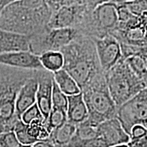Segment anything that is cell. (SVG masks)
<instances>
[{
	"label": "cell",
	"mask_w": 147,
	"mask_h": 147,
	"mask_svg": "<svg viewBox=\"0 0 147 147\" xmlns=\"http://www.w3.org/2000/svg\"><path fill=\"white\" fill-rule=\"evenodd\" d=\"M37 71L16 69L0 64V98L16 82L27 80Z\"/></svg>",
	"instance_id": "cell-14"
},
{
	"label": "cell",
	"mask_w": 147,
	"mask_h": 147,
	"mask_svg": "<svg viewBox=\"0 0 147 147\" xmlns=\"http://www.w3.org/2000/svg\"><path fill=\"white\" fill-rule=\"evenodd\" d=\"M89 117L87 120L98 125L117 117V106L108 89L105 73L98 75L81 91Z\"/></svg>",
	"instance_id": "cell-3"
},
{
	"label": "cell",
	"mask_w": 147,
	"mask_h": 147,
	"mask_svg": "<svg viewBox=\"0 0 147 147\" xmlns=\"http://www.w3.org/2000/svg\"><path fill=\"white\" fill-rule=\"evenodd\" d=\"M92 40L94 42L101 68L104 73L123 59L120 42L113 36L109 34L103 38Z\"/></svg>",
	"instance_id": "cell-9"
},
{
	"label": "cell",
	"mask_w": 147,
	"mask_h": 147,
	"mask_svg": "<svg viewBox=\"0 0 147 147\" xmlns=\"http://www.w3.org/2000/svg\"><path fill=\"white\" fill-rule=\"evenodd\" d=\"M0 64L16 69L44 70L39 56L29 51H12L0 54Z\"/></svg>",
	"instance_id": "cell-10"
},
{
	"label": "cell",
	"mask_w": 147,
	"mask_h": 147,
	"mask_svg": "<svg viewBox=\"0 0 147 147\" xmlns=\"http://www.w3.org/2000/svg\"><path fill=\"white\" fill-rule=\"evenodd\" d=\"M132 71L138 77L145 82L147 86V68L146 60L139 56H131L125 59Z\"/></svg>",
	"instance_id": "cell-22"
},
{
	"label": "cell",
	"mask_w": 147,
	"mask_h": 147,
	"mask_svg": "<svg viewBox=\"0 0 147 147\" xmlns=\"http://www.w3.org/2000/svg\"><path fill=\"white\" fill-rule=\"evenodd\" d=\"M21 120L24 123L29 125L35 120H44L43 116L37 104H34L23 113L21 116Z\"/></svg>",
	"instance_id": "cell-26"
},
{
	"label": "cell",
	"mask_w": 147,
	"mask_h": 147,
	"mask_svg": "<svg viewBox=\"0 0 147 147\" xmlns=\"http://www.w3.org/2000/svg\"><path fill=\"white\" fill-rule=\"evenodd\" d=\"M97 131L99 136L108 147L127 144L130 141L129 135L125 131L117 117L99 124Z\"/></svg>",
	"instance_id": "cell-12"
},
{
	"label": "cell",
	"mask_w": 147,
	"mask_h": 147,
	"mask_svg": "<svg viewBox=\"0 0 147 147\" xmlns=\"http://www.w3.org/2000/svg\"><path fill=\"white\" fill-rule=\"evenodd\" d=\"M38 71L25 81L18 91L16 101V115L21 119L25 111L36 103V95L38 88Z\"/></svg>",
	"instance_id": "cell-13"
},
{
	"label": "cell",
	"mask_w": 147,
	"mask_h": 147,
	"mask_svg": "<svg viewBox=\"0 0 147 147\" xmlns=\"http://www.w3.org/2000/svg\"><path fill=\"white\" fill-rule=\"evenodd\" d=\"M67 121V113L65 110L53 107L45 124L51 133L53 129L60 127Z\"/></svg>",
	"instance_id": "cell-21"
},
{
	"label": "cell",
	"mask_w": 147,
	"mask_h": 147,
	"mask_svg": "<svg viewBox=\"0 0 147 147\" xmlns=\"http://www.w3.org/2000/svg\"><path fill=\"white\" fill-rule=\"evenodd\" d=\"M111 0H82V3L87 7L89 10H93L98 5L110 2Z\"/></svg>",
	"instance_id": "cell-31"
},
{
	"label": "cell",
	"mask_w": 147,
	"mask_h": 147,
	"mask_svg": "<svg viewBox=\"0 0 147 147\" xmlns=\"http://www.w3.org/2000/svg\"><path fill=\"white\" fill-rule=\"evenodd\" d=\"M0 147H2V146H1V145H0Z\"/></svg>",
	"instance_id": "cell-40"
},
{
	"label": "cell",
	"mask_w": 147,
	"mask_h": 147,
	"mask_svg": "<svg viewBox=\"0 0 147 147\" xmlns=\"http://www.w3.org/2000/svg\"><path fill=\"white\" fill-rule=\"evenodd\" d=\"M146 134L147 129L143 125H135L132 127L131 131H130V140L142 138L143 136H144L145 135H146Z\"/></svg>",
	"instance_id": "cell-30"
},
{
	"label": "cell",
	"mask_w": 147,
	"mask_h": 147,
	"mask_svg": "<svg viewBox=\"0 0 147 147\" xmlns=\"http://www.w3.org/2000/svg\"><path fill=\"white\" fill-rule=\"evenodd\" d=\"M127 145L129 147H147V134L140 138L130 140Z\"/></svg>",
	"instance_id": "cell-32"
},
{
	"label": "cell",
	"mask_w": 147,
	"mask_h": 147,
	"mask_svg": "<svg viewBox=\"0 0 147 147\" xmlns=\"http://www.w3.org/2000/svg\"><path fill=\"white\" fill-rule=\"evenodd\" d=\"M117 118L129 135L135 125H140L147 129V89L119 106Z\"/></svg>",
	"instance_id": "cell-7"
},
{
	"label": "cell",
	"mask_w": 147,
	"mask_h": 147,
	"mask_svg": "<svg viewBox=\"0 0 147 147\" xmlns=\"http://www.w3.org/2000/svg\"><path fill=\"white\" fill-rule=\"evenodd\" d=\"M53 79L61 91L67 96L78 94L81 92L74 79L63 69L53 73Z\"/></svg>",
	"instance_id": "cell-18"
},
{
	"label": "cell",
	"mask_w": 147,
	"mask_h": 147,
	"mask_svg": "<svg viewBox=\"0 0 147 147\" xmlns=\"http://www.w3.org/2000/svg\"><path fill=\"white\" fill-rule=\"evenodd\" d=\"M12 51H29V37L0 29V54Z\"/></svg>",
	"instance_id": "cell-16"
},
{
	"label": "cell",
	"mask_w": 147,
	"mask_h": 147,
	"mask_svg": "<svg viewBox=\"0 0 147 147\" xmlns=\"http://www.w3.org/2000/svg\"><path fill=\"white\" fill-rule=\"evenodd\" d=\"M33 147H58L56 145L53 144L51 141L49 140H45L38 141L36 143H35L34 145H32Z\"/></svg>",
	"instance_id": "cell-33"
},
{
	"label": "cell",
	"mask_w": 147,
	"mask_h": 147,
	"mask_svg": "<svg viewBox=\"0 0 147 147\" xmlns=\"http://www.w3.org/2000/svg\"><path fill=\"white\" fill-rule=\"evenodd\" d=\"M38 88L36 95V104L45 119V122L53 108V73L45 69L38 71Z\"/></svg>",
	"instance_id": "cell-11"
},
{
	"label": "cell",
	"mask_w": 147,
	"mask_h": 147,
	"mask_svg": "<svg viewBox=\"0 0 147 147\" xmlns=\"http://www.w3.org/2000/svg\"><path fill=\"white\" fill-rule=\"evenodd\" d=\"M39 58L44 69L50 72H56L63 67V56L60 51H48L40 55Z\"/></svg>",
	"instance_id": "cell-19"
},
{
	"label": "cell",
	"mask_w": 147,
	"mask_h": 147,
	"mask_svg": "<svg viewBox=\"0 0 147 147\" xmlns=\"http://www.w3.org/2000/svg\"><path fill=\"white\" fill-rule=\"evenodd\" d=\"M53 11L46 0H18L0 14V29L32 36L46 30Z\"/></svg>",
	"instance_id": "cell-1"
},
{
	"label": "cell",
	"mask_w": 147,
	"mask_h": 147,
	"mask_svg": "<svg viewBox=\"0 0 147 147\" xmlns=\"http://www.w3.org/2000/svg\"><path fill=\"white\" fill-rule=\"evenodd\" d=\"M92 10L82 4L64 5L53 12L48 23L49 29H78Z\"/></svg>",
	"instance_id": "cell-8"
},
{
	"label": "cell",
	"mask_w": 147,
	"mask_h": 147,
	"mask_svg": "<svg viewBox=\"0 0 147 147\" xmlns=\"http://www.w3.org/2000/svg\"><path fill=\"white\" fill-rule=\"evenodd\" d=\"M53 107L60 108L67 112V96L61 91L53 79V92H52Z\"/></svg>",
	"instance_id": "cell-24"
},
{
	"label": "cell",
	"mask_w": 147,
	"mask_h": 147,
	"mask_svg": "<svg viewBox=\"0 0 147 147\" xmlns=\"http://www.w3.org/2000/svg\"><path fill=\"white\" fill-rule=\"evenodd\" d=\"M133 1V0H111L110 2L115 3L116 5H121V4H124V3H128L129 1Z\"/></svg>",
	"instance_id": "cell-35"
},
{
	"label": "cell",
	"mask_w": 147,
	"mask_h": 147,
	"mask_svg": "<svg viewBox=\"0 0 147 147\" xmlns=\"http://www.w3.org/2000/svg\"><path fill=\"white\" fill-rule=\"evenodd\" d=\"M16 1H18V0H0V14L4 10L5 7Z\"/></svg>",
	"instance_id": "cell-34"
},
{
	"label": "cell",
	"mask_w": 147,
	"mask_h": 147,
	"mask_svg": "<svg viewBox=\"0 0 147 147\" xmlns=\"http://www.w3.org/2000/svg\"><path fill=\"white\" fill-rule=\"evenodd\" d=\"M13 131L18 141L25 146H32L38 142L36 139L29 136L27 132V125L24 123L21 119L18 120L14 125Z\"/></svg>",
	"instance_id": "cell-23"
},
{
	"label": "cell",
	"mask_w": 147,
	"mask_h": 147,
	"mask_svg": "<svg viewBox=\"0 0 147 147\" xmlns=\"http://www.w3.org/2000/svg\"><path fill=\"white\" fill-rule=\"evenodd\" d=\"M76 129V125L67 121L60 127L53 129L48 140L57 146L65 147L73 138Z\"/></svg>",
	"instance_id": "cell-17"
},
{
	"label": "cell",
	"mask_w": 147,
	"mask_h": 147,
	"mask_svg": "<svg viewBox=\"0 0 147 147\" xmlns=\"http://www.w3.org/2000/svg\"><path fill=\"white\" fill-rule=\"evenodd\" d=\"M0 145L2 147H26L18 141L13 131L5 132L0 135Z\"/></svg>",
	"instance_id": "cell-27"
},
{
	"label": "cell",
	"mask_w": 147,
	"mask_h": 147,
	"mask_svg": "<svg viewBox=\"0 0 147 147\" xmlns=\"http://www.w3.org/2000/svg\"><path fill=\"white\" fill-rule=\"evenodd\" d=\"M60 52L63 56V68L78 84L82 91L88 84L101 74V68L93 40L81 36L63 48Z\"/></svg>",
	"instance_id": "cell-2"
},
{
	"label": "cell",
	"mask_w": 147,
	"mask_h": 147,
	"mask_svg": "<svg viewBox=\"0 0 147 147\" xmlns=\"http://www.w3.org/2000/svg\"><path fill=\"white\" fill-rule=\"evenodd\" d=\"M67 119L75 125L87 121L89 117L88 110L84 102L82 92L67 96Z\"/></svg>",
	"instance_id": "cell-15"
},
{
	"label": "cell",
	"mask_w": 147,
	"mask_h": 147,
	"mask_svg": "<svg viewBox=\"0 0 147 147\" xmlns=\"http://www.w3.org/2000/svg\"><path fill=\"white\" fill-rule=\"evenodd\" d=\"M146 68H147V59L146 60Z\"/></svg>",
	"instance_id": "cell-38"
},
{
	"label": "cell",
	"mask_w": 147,
	"mask_h": 147,
	"mask_svg": "<svg viewBox=\"0 0 147 147\" xmlns=\"http://www.w3.org/2000/svg\"><path fill=\"white\" fill-rule=\"evenodd\" d=\"M97 126L87 120L76 125V131L71 140L85 141L98 137Z\"/></svg>",
	"instance_id": "cell-20"
},
{
	"label": "cell",
	"mask_w": 147,
	"mask_h": 147,
	"mask_svg": "<svg viewBox=\"0 0 147 147\" xmlns=\"http://www.w3.org/2000/svg\"><path fill=\"white\" fill-rule=\"evenodd\" d=\"M123 5H124L133 15L138 17L147 13V1L146 0H133Z\"/></svg>",
	"instance_id": "cell-25"
},
{
	"label": "cell",
	"mask_w": 147,
	"mask_h": 147,
	"mask_svg": "<svg viewBox=\"0 0 147 147\" xmlns=\"http://www.w3.org/2000/svg\"><path fill=\"white\" fill-rule=\"evenodd\" d=\"M82 36L74 28L49 29L29 37V52L40 56L48 51H60Z\"/></svg>",
	"instance_id": "cell-6"
},
{
	"label": "cell",
	"mask_w": 147,
	"mask_h": 147,
	"mask_svg": "<svg viewBox=\"0 0 147 147\" xmlns=\"http://www.w3.org/2000/svg\"><path fill=\"white\" fill-rule=\"evenodd\" d=\"M118 23L117 5L108 2L90 12L77 29L82 36L95 39L111 34Z\"/></svg>",
	"instance_id": "cell-5"
},
{
	"label": "cell",
	"mask_w": 147,
	"mask_h": 147,
	"mask_svg": "<svg viewBox=\"0 0 147 147\" xmlns=\"http://www.w3.org/2000/svg\"><path fill=\"white\" fill-rule=\"evenodd\" d=\"M146 1H147V0H146Z\"/></svg>",
	"instance_id": "cell-41"
},
{
	"label": "cell",
	"mask_w": 147,
	"mask_h": 147,
	"mask_svg": "<svg viewBox=\"0 0 147 147\" xmlns=\"http://www.w3.org/2000/svg\"><path fill=\"white\" fill-rule=\"evenodd\" d=\"M65 147H108L100 136L85 141L71 140Z\"/></svg>",
	"instance_id": "cell-28"
},
{
	"label": "cell",
	"mask_w": 147,
	"mask_h": 147,
	"mask_svg": "<svg viewBox=\"0 0 147 147\" xmlns=\"http://www.w3.org/2000/svg\"><path fill=\"white\" fill-rule=\"evenodd\" d=\"M53 12L64 5L81 4L82 0H46Z\"/></svg>",
	"instance_id": "cell-29"
},
{
	"label": "cell",
	"mask_w": 147,
	"mask_h": 147,
	"mask_svg": "<svg viewBox=\"0 0 147 147\" xmlns=\"http://www.w3.org/2000/svg\"><path fill=\"white\" fill-rule=\"evenodd\" d=\"M26 147H33V146H27Z\"/></svg>",
	"instance_id": "cell-39"
},
{
	"label": "cell",
	"mask_w": 147,
	"mask_h": 147,
	"mask_svg": "<svg viewBox=\"0 0 147 147\" xmlns=\"http://www.w3.org/2000/svg\"><path fill=\"white\" fill-rule=\"evenodd\" d=\"M110 147H129L127 144H119V145H116V146H113Z\"/></svg>",
	"instance_id": "cell-37"
},
{
	"label": "cell",
	"mask_w": 147,
	"mask_h": 147,
	"mask_svg": "<svg viewBox=\"0 0 147 147\" xmlns=\"http://www.w3.org/2000/svg\"><path fill=\"white\" fill-rule=\"evenodd\" d=\"M105 76L110 94L117 108L147 89L145 82L136 75L124 58L106 72Z\"/></svg>",
	"instance_id": "cell-4"
},
{
	"label": "cell",
	"mask_w": 147,
	"mask_h": 147,
	"mask_svg": "<svg viewBox=\"0 0 147 147\" xmlns=\"http://www.w3.org/2000/svg\"><path fill=\"white\" fill-rule=\"evenodd\" d=\"M8 131H10L8 129L7 127L1 123H0V135H1V134L5 133V132H8Z\"/></svg>",
	"instance_id": "cell-36"
}]
</instances>
